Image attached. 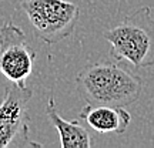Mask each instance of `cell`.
Wrapping results in <instances>:
<instances>
[{
    "label": "cell",
    "mask_w": 154,
    "mask_h": 148,
    "mask_svg": "<svg viewBox=\"0 0 154 148\" xmlns=\"http://www.w3.org/2000/svg\"><path fill=\"white\" fill-rule=\"evenodd\" d=\"M76 87L86 104L123 107L137 103L143 93V78L111 61H96L83 67Z\"/></svg>",
    "instance_id": "1"
},
{
    "label": "cell",
    "mask_w": 154,
    "mask_h": 148,
    "mask_svg": "<svg viewBox=\"0 0 154 148\" xmlns=\"http://www.w3.org/2000/svg\"><path fill=\"white\" fill-rule=\"evenodd\" d=\"M103 37L110 44L114 61H128L136 68L154 66V17L150 7H140L117 26L106 30Z\"/></svg>",
    "instance_id": "2"
},
{
    "label": "cell",
    "mask_w": 154,
    "mask_h": 148,
    "mask_svg": "<svg viewBox=\"0 0 154 148\" xmlns=\"http://www.w3.org/2000/svg\"><path fill=\"white\" fill-rule=\"evenodd\" d=\"M17 7L27 16L36 36L49 46L72 36L80 17L79 7L69 0H20Z\"/></svg>",
    "instance_id": "3"
},
{
    "label": "cell",
    "mask_w": 154,
    "mask_h": 148,
    "mask_svg": "<svg viewBox=\"0 0 154 148\" xmlns=\"http://www.w3.org/2000/svg\"><path fill=\"white\" fill-rule=\"evenodd\" d=\"M33 88L26 84L10 83L5 87L0 103V148L29 143V104Z\"/></svg>",
    "instance_id": "4"
},
{
    "label": "cell",
    "mask_w": 154,
    "mask_h": 148,
    "mask_svg": "<svg viewBox=\"0 0 154 148\" xmlns=\"http://www.w3.org/2000/svg\"><path fill=\"white\" fill-rule=\"evenodd\" d=\"M36 61L27 36L13 22L0 26V73L10 83L26 84Z\"/></svg>",
    "instance_id": "5"
},
{
    "label": "cell",
    "mask_w": 154,
    "mask_h": 148,
    "mask_svg": "<svg viewBox=\"0 0 154 148\" xmlns=\"http://www.w3.org/2000/svg\"><path fill=\"white\" fill-rule=\"evenodd\" d=\"M80 120L100 134H123L131 121V115L123 107L86 104L80 111Z\"/></svg>",
    "instance_id": "6"
},
{
    "label": "cell",
    "mask_w": 154,
    "mask_h": 148,
    "mask_svg": "<svg viewBox=\"0 0 154 148\" xmlns=\"http://www.w3.org/2000/svg\"><path fill=\"white\" fill-rule=\"evenodd\" d=\"M46 114H47V118L51 122V125L59 132L61 148H90L93 145L90 134L82 125L80 120L67 121L61 117L60 113L57 111L53 95L49 97Z\"/></svg>",
    "instance_id": "7"
}]
</instances>
